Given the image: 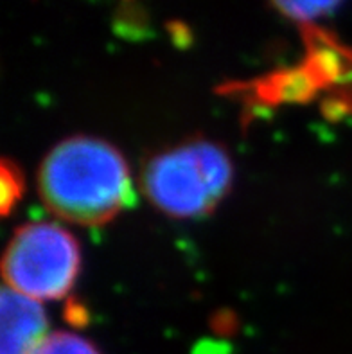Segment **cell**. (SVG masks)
I'll use <instances>...</instances> for the list:
<instances>
[{"instance_id": "6da1fadb", "label": "cell", "mask_w": 352, "mask_h": 354, "mask_svg": "<svg viewBox=\"0 0 352 354\" xmlns=\"http://www.w3.org/2000/svg\"><path fill=\"white\" fill-rule=\"evenodd\" d=\"M38 191L50 212L71 223L101 227L133 200L128 162L98 137H68L47 153L38 171Z\"/></svg>"}, {"instance_id": "7a4b0ae2", "label": "cell", "mask_w": 352, "mask_h": 354, "mask_svg": "<svg viewBox=\"0 0 352 354\" xmlns=\"http://www.w3.org/2000/svg\"><path fill=\"white\" fill-rule=\"evenodd\" d=\"M232 160L221 144L205 137L183 140L146 162L142 187L164 214L191 220L209 214L230 191Z\"/></svg>"}, {"instance_id": "3957f363", "label": "cell", "mask_w": 352, "mask_h": 354, "mask_svg": "<svg viewBox=\"0 0 352 354\" xmlns=\"http://www.w3.org/2000/svg\"><path fill=\"white\" fill-rule=\"evenodd\" d=\"M81 270V247L62 225L26 223L15 230L2 259L8 288L35 301L71 293Z\"/></svg>"}, {"instance_id": "277c9868", "label": "cell", "mask_w": 352, "mask_h": 354, "mask_svg": "<svg viewBox=\"0 0 352 354\" xmlns=\"http://www.w3.org/2000/svg\"><path fill=\"white\" fill-rule=\"evenodd\" d=\"M0 320V354H35L47 338V315L40 302L8 286Z\"/></svg>"}, {"instance_id": "5b68a950", "label": "cell", "mask_w": 352, "mask_h": 354, "mask_svg": "<svg viewBox=\"0 0 352 354\" xmlns=\"http://www.w3.org/2000/svg\"><path fill=\"white\" fill-rule=\"evenodd\" d=\"M273 8L293 22H313L335 11L342 0H270Z\"/></svg>"}, {"instance_id": "8992f818", "label": "cell", "mask_w": 352, "mask_h": 354, "mask_svg": "<svg viewBox=\"0 0 352 354\" xmlns=\"http://www.w3.org/2000/svg\"><path fill=\"white\" fill-rule=\"evenodd\" d=\"M0 191H2V196H0L2 214L8 216L26 191L24 173L20 171L17 162L9 160V158H4L0 164Z\"/></svg>"}, {"instance_id": "52a82bcc", "label": "cell", "mask_w": 352, "mask_h": 354, "mask_svg": "<svg viewBox=\"0 0 352 354\" xmlns=\"http://www.w3.org/2000/svg\"><path fill=\"white\" fill-rule=\"evenodd\" d=\"M35 354H101L98 347L86 338L74 333L59 331L45 338Z\"/></svg>"}]
</instances>
